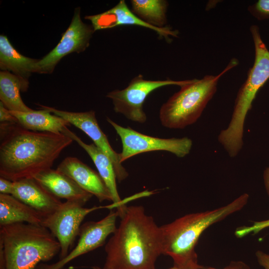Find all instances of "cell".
Segmentation results:
<instances>
[{"label":"cell","mask_w":269,"mask_h":269,"mask_svg":"<svg viewBox=\"0 0 269 269\" xmlns=\"http://www.w3.org/2000/svg\"><path fill=\"white\" fill-rule=\"evenodd\" d=\"M118 228L107 243L103 269H156L163 255L160 227L142 206H126Z\"/></svg>","instance_id":"7a4b0ae2"},{"label":"cell","mask_w":269,"mask_h":269,"mask_svg":"<svg viewBox=\"0 0 269 269\" xmlns=\"http://www.w3.org/2000/svg\"><path fill=\"white\" fill-rule=\"evenodd\" d=\"M0 122L18 123L17 119L10 113L3 105L0 102Z\"/></svg>","instance_id":"4316f807"},{"label":"cell","mask_w":269,"mask_h":269,"mask_svg":"<svg viewBox=\"0 0 269 269\" xmlns=\"http://www.w3.org/2000/svg\"><path fill=\"white\" fill-rule=\"evenodd\" d=\"M132 11L146 23L156 27H165L168 3L165 0H132Z\"/></svg>","instance_id":"44dd1931"},{"label":"cell","mask_w":269,"mask_h":269,"mask_svg":"<svg viewBox=\"0 0 269 269\" xmlns=\"http://www.w3.org/2000/svg\"><path fill=\"white\" fill-rule=\"evenodd\" d=\"M198 269H218L210 267L201 266ZM222 269H250L249 266L242 261L231 262L228 266Z\"/></svg>","instance_id":"83f0119b"},{"label":"cell","mask_w":269,"mask_h":269,"mask_svg":"<svg viewBox=\"0 0 269 269\" xmlns=\"http://www.w3.org/2000/svg\"><path fill=\"white\" fill-rule=\"evenodd\" d=\"M118 211L111 210L104 218L98 221H89L81 225L76 246L64 258L55 263L42 264L40 269H62L76 258L91 252L105 243L106 239L117 229Z\"/></svg>","instance_id":"7c38bea8"},{"label":"cell","mask_w":269,"mask_h":269,"mask_svg":"<svg viewBox=\"0 0 269 269\" xmlns=\"http://www.w3.org/2000/svg\"><path fill=\"white\" fill-rule=\"evenodd\" d=\"M201 266L198 264L196 265H183L173 263V266L169 269H198Z\"/></svg>","instance_id":"f546056e"},{"label":"cell","mask_w":269,"mask_h":269,"mask_svg":"<svg viewBox=\"0 0 269 269\" xmlns=\"http://www.w3.org/2000/svg\"><path fill=\"white\" fill-rule=\"evenodd\" d=\"M9 111L18 124L32 131L60 134L64 127L71 125L64 119L43 109L29 112Z\"/></svg>","instance_id":"d6986e66"},{"label":"cell","mask_w":269,"mask_h":269,"mask_svg":"<svg viewBox=\"0 0 269 269\" xmlns=\"http://www.w3.org/2000/svg\"><path fill=\"white\" fill-rule=\"evenodd\" d=\"M39 59L26 57L19 53L12 45L7 37L0 35V68L20 78L27 79L36 73Z\"/></svg>","instance_id":"ac0fdd59"},{"label":"cell","mask_w":269,"mask_h":269,"mask_svg":"<svg viewBox=\"0 0 269 269\" xmlns=\"http://www.w3.org/2000/svg\"><path fill=\"white\" fill-rule=\"evenodd\" d=\"M250 30L255 45L254 65L239 90L230 123L218 137L219 142L232 157L237 156L242 148L246 116L258 92L269 79V51L261 38L258 27L252 25Z\"/></svg>","instance_id":"5b68a950"},{"label":"cell","mask_w":269,"mask_h":269,"mask_svg":"<svg viewBox=\"0 0 269 269\" xmlns=\"http://www.w3.org/2000/svg\"><path fill=\"white\" fill-rule=\"evenodd\" d=\"M60 249L56 238L41 224L18 223L0 227V269H35Z\"/></svg>","instance_id":"3957f363"},{"label":"cell","mask_w":269,"mask_h":269,"mask_svg":"<svg viewBox=\"0 0 269 269\" xmlns=\"http://www.w3.org/2000/svg\"><path fill=\"white\" fill-rule=\"evenodd\" d=\"M94 32L92 25L83 22L80 8L77 7L70 24L62 33L59 42L47 54L39 59L36 65V73L51 74L63 57L73 52L79 53L85 51L89 46Z\"/></svg>","instance_id":"30bf717a"},{"label":"cell","mask_w":269,"mask_h":269,"mask_svg":"<svg viewBox=\"0 0 269 269\" xmlns=\"http://www.w3.org/2000/svg\"><path fill=\"white\" fill-rule=\"evenodd\" d=\"M263 178L265 188L269 196V166L264 170Z\"/></svg>","instance_id":"4dcf8cb0"},{"label":"cell","mask_w":269,"mask_h":269,"mask_svg":"<svg viewBox=\"0 0 269 269\" xmlns=\"http://www.w3.org/2000/svg\"><path fill=\"white\" fill-rule=\"evenodd\" d=\"M92 268L93 269H103L102 268H101L100 267H98V266H94V267H92Z\"/></svg>","instance_id":"1f68e13d"},{"label":"cell","mask_w":269,"mask_h":269,"mask_svg":"<svg viewBox=\"0 0 269 269\" xmlns=\"http://www.w3.org/2000/svg\"><path fill=\"white\" fill-rule=\"evenodd\" d=\"M29 86L27 79L20 78L8 71L0 72V100L10 111L32 112L22 101L20 92H26Z\"/></svg>","instance_id":"ffe728a7"},{"label":"cell","mask_w":269,"mask_h":269,"mask_svg":"<svg viewBox=\"0 0 269 269\" xmlns=\"http://www.w3.org/2000/svg\"><path fill=\"white\" fill-rule=\"evenodd\" d=\"M12 195L45 217L53 213L62 203L58 198L34 178L14 181Z\"/></svg>","instance_id":"5bb4252c"},{"label":"cell","mask_w":269,"mask_h":269,"mask_svg":"<svg viewBox=\"0 0 269 269\" xmlns=\"http://www.w3.org/2000/svg\"><path fill=\"white\" fill-rule=\"evenodd\" d=\"M249 195L244 193L228 204L213 210L185 215L160 226L163 255L170 256L173 263L198 264L195 248L203 232L210 226L241 210Z\"/></svg>","instance_id":"277c9868"},{"label":"cell","mask_w":269,"mask_h":269,"mask_svg":"<svg viewBox=\"0 0 269 269\" xmlns=\"http://www.w3.org/2000/svg\"><path fill=\"white\" fill-rule=\"evenodd\" d=\"M268 227H269V219L255 222L251 226L238 227L236 230L235 234L237 237L240 238L250 234H256Z\"/></svg>","instance_id":"cb8c5ba5"},{"label":"cell","mask_w":269,"mask_h":269,"mask_svg":"<svg viewBox=\"0 0 269 269\" xmlns=\"http://www.w3.org/2000/svg\"><path fill=\"white\" fill-rule=\"evenodd\" d=\"M45 217L11 195L0 193V226L18 223L42 224Z\"/></svg>","instance_id":"e0dca14e"},{"label":"cell","mask_w":269,"mask_h":269,"mask_svg":"<svg viewBox=\"0 0 269 269\" xmlns=\"http://www.w3.org/2000/svg\"><path fill=\"white\" fill-rule=\"evenodd\" d=\"M256 256L259 264L265 269H269V254L261 251L256 253Z\"/></svg>","instance_id":"f1b7e54d"},{"label":"cell","mask_w":269,"mask_h":269,"mask_svg":"<svg viewBox=\"0 0 269 269\" xmlns=\"http://www.w3.org/2000/svg\"><path fill=\"white\" fill-rule=\"evenodd\" d=\"M73 140L60 133L28 130L15 122L0 123V176L14 182L51 168Z\"/></svg>","instance_id":"6da1fadb"},{"label":"cell","mask_w":269,"mask_h":269,"mask_svg":"<svg viewBox=\"0 0 269 269\" xmlns=\"http://www.w3.org/2000/svg\"><path fill=\"white\" fill-rule=\"evenodd\" d=\"M111 9L116 14L118 26L124 25H137L150 29L158 35L159 37L170 40V37H177L178 31L166 26L162 28L156 27L144 21L135 15L128 7L124 0H121Z\"/></svg>","instance_id":"7402d4cb"},{"label":"cell","mask_w":269,"mask_h":269,"mask_svg":"<svg viewBox=\"0 0 269 269\" xmlns=\"http://www.w3.org/2000/svg\"><path fill=\"white\" fill-rule=\"evenodd\" d=\"M85 18L91 22L95 31L118 26L117 16L111 8L101 13L86 16Z\"/></svg>","instance_id":"603a6c76"},{"label":"cell","mask_w":269,"mask_h":269,"mask_svg":"<svg viewBox=\"0 0 269 269\" xmlns=\"http://www.w3.org/2000/svg\"><path fill=\"white\" fill-rule=\"evenodd\" d=\"M249 10L252 14L259 18L269 16V0H259L250 6Z\"/></svg>","instance_id":"d4e9b609"},{"label":"cell","mask_w":269,"mask_h":269,"mask_svg":"<svg viewBox=\"0 0 269 269\" xmlns=\"http://www.w3.org/2000/svg\"><path fill=\"white\" fill-rule=\"evenodd\" d=\"M78 201L66 200L51 214L45 217L42 225L47 228L60 245V259L68 254L78 236L81 223L91 212L106 206L85 208Z\"/></svg>","instance_id":"9c48e42d"},{"label":"cell","mask_w":269,"mask_h":269,"mask_svg":"<svg viewBox=\"0 0 269 269\" xmlns=\"http://www.w3.org/2000/svg\"><path fill=\"white\" fill-rule=\"evenodd\" d=\"M39 106L41 109L46 110L64 119L85 133L93 141L94 144L110 158L114 165L117 179L119 182L128 176V172L120 161L119 153L112 147L107 136L101 129L94 111L72 112L41 105Z\"/></svg>","instance_id":"8fae6325"},{"label":"cell","mask_w":269,"mask_h":269,"mask_svg":"<svg viewBox=\"0 0 269 269\" xmlns=\"http://www.w3.org/2000/svg\"><path fill=\"white\" fill-rule=\"evenodd\" d=\"M61 133L76 141L90 156L98 171V173L112 195L113 208H116L118 213L121 212L126 207V202L121 200L119 194L116 184V175L114 165L110 158L95 144H87L84 142L74 133L69 130L67 127L63 128Z\"/></svg>","instance_id":"9a60e30c"},{"label":"cell","mask_w":269,"mask_h":269,"mask_svg":"<svg viewBox=\"0 0 269 269\" xmlns=\"http://www.w3.org/2000/svg\"><path fill=\"white\" fill-rule=\"evenodd\" d=\"M14 191V182L0 177V192L1 194L11 195Z\"/></svg>","instance_id":"484cf974"},{"label":"cell","mask_w":269,"mask_h":269,"mask_svg":"<svg viewBox=\"0 0 269 269\" xmlns=\"http://www.w3.org/2000/svg\"><path fill=\"white\" fill-rule=\"evenodd\" d=\"M238 63L233 59L219 74L192 79L181 87L161 106L159 111L161 125L169 129H182L195 123L216 93L219 79Z\"/></svg>","instance_id":"8992f818"},{"label":"cell","mask_w":269,"mask_h":269,"mask_svg":"<svg viewBox=\"0 0 269 269\" xmlns=\"http://www.w3.org/2000/svg\"><path fill=\"white\" fill-rule=\"evenodd\" d=\"M56 170L73 179L81 188L95 195L100 202L112 201V195L99 173L75 157L65 158Z\"/></svg>","instance_id":"4fadbf2b"},{"label":"cell","mask_w":269,"mask_h":269,"mask_svg":"<svg viewBox=\"0 0 269 269\" xmlns=\"http://www.w3.org/2000/svg\"><path fill=\"white\" fill-rule=\"evenodd\" d=\"M190 80H150L144 79L143 75L139 74L131 80L126 88L113 90L106 97L112 100L116 113L122 114L133 122L144 123L147 117L143 105L149 94L166 86L176 85L181 87Z\"/></svg>","instance_id":"52a82bcc"},{"label":"cell","mask_w":269,"mask_h":269,"mask_svg":"<svg viewBox=\"0 0 269 269\" xmlns=\"http://www.w3.org/2000/svg\"><path fill=\"white\" fill-rule=\"evenodd\" d=\"M106 120L121 140L122 150L119 153L121 163L135 155L153 151H166L181 158L189 153L192 146V140L187 137L164 138L151 136L129 127L121 126L108 117Z\"/></svg>","instance_id":"ba28073f"},{"label":"cell","mask_w":269,"mask_h":269,"mask_svg":"<svg viewBox=\"0 0 269 269\" xmlns=\"http://www.w3.org/2000/svg\"><path fill=\"white\" fill-rule=\"evenodd\" d=\"M36 181L58 198L78 201L85 204L93 196L73 179L56 169L44 170L35 175Z\"/></svg>","instance_id":"2e32d148"}]
</instances>
